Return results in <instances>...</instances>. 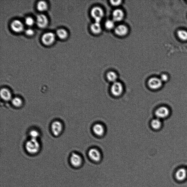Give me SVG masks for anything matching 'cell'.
I'll return each mask as SVG.
<instances>
[{
    "mask_svg": "<svg viewBox=\"0 0 187 187\" xmlns=\"http://www.w3.org/2000/svg\"><path fill=\"white\" fill-rule=\"evenodd\" d=\"M93 130L94 133L98 136H102L105 132L104 127L101 124H96L94 126Z\"/></svg>",
    "mask_w": 187,
    "mask_h": 187,
    "instance_id": "17",
    "label": "cell"
},
{
    "mask_svg": "<svg viewBox=\"0 0 187 187\" xmlns=\"http://www.w3.org/2000/svg\"><path fill=\"white\" fill-rule=\"evenodd\" d=\"M187 177V171L184 168H181L176 171V178L178 181H184Z\"/></svg>",
    "mask_w": 187,
    "mask_h": 187,
    "instance_id": "13",
    "label": "cell"
},
{
    "mask_svg": "<svg viewBox=\"0 0 187 187\" xmlns=\"http://www.w3.org/2000/svg\"><path fill=\"white\" fill-rule=\"evenodd\" d=\"M107 77L109 81L114 83L117 82L118 76L114 72L110 71L107 74Z\"/></svg>",
    "mask_w": 187,
    "mask_h": 187,
    "instance_id": "22",
    "label": "cell"
},
{
    "mask_svg": "<svg viewBox=\"0 0 187 187\" xmlns=\"http://www.w3.org/2000/svg\"><path fill=\"white\" fill-rule=\"evenodd\" d=\"M151 125L153 129L158 130L161 127L162 123L160 119L157 118L152 121Z\"/></svg>",
    "mask_w": 187,
    "mask_h": 187,
    "instance_id": "19",
    "label": "cell"
},
{
    "mask_svg": "<svg viewBox=\"0 0 187 187\" xmlns=\"http://www.w3.org/2000/svg\"><path fill=\"white\" fill-rule=\"evenodd\" d=\"M51 129L52 134L54 136H57L62 133L63 129V125L59 121H55L51 124Z\"/></svg>",
    "mask_w": 187,
    "mask_h": 187,
    "instance_id": "4",
    "label": "cell"
},
{
    "mask_svg": "<svg viewBox=\"0 0 187 187\" xmlns=\"http://www.w3.org/2000/svg\"><path fill=\"white\" fill-rule=\"evenodd\" d=\"M55 34L51 32L45 33L41 37L42 42L44 44L46 45L52 44L55 41Z\"/></svg>",
    "mask_w": 187,
    "mask_h": 187,
    "instance_id": "3",
    "label": "cell"
},
{
    "mask_svg": "<svg viewBox=\"0 0 187 187\" xmlns=\"http://www.w3.org/2000/svg\"><path fill=\"white\" fill-rule=\"evenodd\" d=\"M1 98L5 101H9L12 100V94L11 92L8 89L3 88L1 91Z\"/></svg>",
    "mask_w": 187,
    "mask_h": 187,
    "instance_id": "15",
    "label": "cell"
},
{
    "mask_svg": "<svg viewBox=\"0 0 187 187\" xmlns=\"http://www.w3.org/2000/svg\"><path fill=\"white\" fill-rule=\"evenodd\" d=\"M12 104L16 108H20L22 106L23 101L20 97H15L12 99Z\"/></svg>",
    "mask_w": 187,
    "mask_h": 187,
    "instance_id": "21",
    "label": "cell"
},
{
    "mask_svg": "<svg viewBox=\"0 0 187 187\" xmlns=\"http://www.w3.org/2000/svg\"><path fill=\"white\" fill-rule=\"evenodd\" d=\"M37 8L40 11H46L48 8V5L45 1H41L38 2L37 5Z\"/></svg>",
    "mask_w": 187,
    "mask_h": 187,
    "instance_id": "20",
    "label": "cell"
},
{
    "mask_svg": "<svg viewBox=\"0 0 187 187\" xmlns=\"http://www.w3.org/2000/svg\"><path fill=\"white\" fill-rule=\"evenodd\" d=\"M91 15L95 22H100L104 17V12L100 7H95L92 9Z\"/></svg>",
    "mask_w": 187,
    "mask_h": 187,
    "instance_id": "2",
    "label": "cell"
},
{
    "mask_svg": "<svg viewBox=\"0 0 187 187\" xmlns=\"http://www.w3.org/2000/svg\"><path fill=\"white\" fill-rule=\"evenodd\" d=\"M10 27L12 31L15 33H20L23 31L24 29L23 24L19 20H14L11 23Z\"/></svg>",
    "mask_w": 187,
    "mask_h": 187,
    "instance_id": "11",
    "label": "cell"
},
{
    "mask_svg": "<svg viewBox=\"0 0 187 187\" xmlns=\"http://www.w3.org/2000/svg\"><path fill=\"white\" fill-rule=\"evenodd\" d=\"M29 135L31 139H37L38 137H39L40 136V133L37 131L32 130L29 132Z\"/></svg>",
    "mask_w": 187,
    "mask_h": 187,
    "instance_id": "25",
    "label": "cell"
},
{
    "mask_svg": "<svg viewBox=\"0 0 187 187\" xmlns=\"http://www.w3.org/2000/svg\"><path fill=\"white\" fill-rule=\"evenodd\" d=\"M112 94L115 96H119L121 95L123 91V85L119 82H116L113 83L111 87Z\"/></svg>",
    "mask_w": 187,
    "mask_h": 187,
    "instance_id": "6",
    "label": "cell"
},
{
    "mask_svg": "<svg viewBox=\"0 0 187 187\" xmlns=\"http://www.w3.org/2000/svg\"><path fill=\"white\" fill-rule=\"evenodd\" d=\"M162 83L160 79L154 77L148 80V85L151 89L158 90L162 86Z\"/></svg>",
    "mask_w": 187,
    "mask_h": 187,
    "instance_id": "8",
    "label": "cell"
},
{
    "mask_svg": "<svg viewBox=\"0 0 187 187\" xmlns=\"http://www.w3.org/2000/svg\"><path fill=\"white\" fill-rule=\"evenodd\" d=\"M114 21L113 20H108L105 23V26L106 28L108 29L111 30L114 28L115 27Z\"/></svg>",
    "mask_w": 187,
    "mask_h": 187,
    "instance_id": "24",
    "label": "cell"
},
{
    "mask_svg": "<svg viewBox=\"0 0 187 187\" xmlns=\"http://www.w3.org/2000/svg\"><path fill=\"white\" fill-rule=\"evenodd\" d=\"M56 33L57 35L58 36V37L61 39L64 40L66 39L68 36L67 31L63 29H57Z\"/></svg>",
    "mask_w": 187,
    "mask_h": 187,
    "instance_id": "18",
    "label": "cell"
},
{
    "mask_svg": "<svg viewBox=\"0 0 187 187\" xmlns=\"http://www.w3.org/2000/svg\"><path fill=\"white\" fill-rule=\"evenodd\" d=\"M124 12L120 9L115 10L113 12V20L114 22H120L123 20L124 17Z\"/></svg>",
    "mask_w": 187,
    "mask_h": 187,
    "instance_id": "14",
    "label": "cell"
},
{
    "mask_svg": "<svg viewBox=\"0 0 187 187\" xmlns=\"http://www.w3.org/2000/svg\"><path fill=\"white\" fill-rule=\"evenodd\" d=\"M25 34L28 36H31L34 34V31L31 28L27 29L25 31Z\"/></svg>",
    "mask_w": 187,
    "mask_h": 187,
    "instance_id": "27",
    "label": "cell"
},
{
    "mask_svg": "<svg viewBox=\"0 0 187 187\" xmlns=\"http://www.w3.org/2000/svg\"><path fill=\"white\" fill-rule=\"evenodd\" d=\"M25 23L26 25L29 26H32L34 24V19L31 17H26L25 19Z\"/></svg>",
    "mask_w": 187,
    "mask_h": 187,
    "instance_id": "26",
    "label": "cell"
},
{
    "mask_svg": "<svg viewBox=\"0 0 187 187\" xmlns=\"http://www.w3.org/2000/svg\"><path fill=\"white\" fill-rule=\"evenodd\" d=\"M170 114V111L166 106H162L158 108L155 111V115L159 119H163L167 118Z\"/></svg>",
    "mask_w": 187,
    "mask_h": 187,
    "instance_id": "5",
    "label": "cell"
},
{
    "mask_svg": "<svg viewBox=\"0 0 187 187\" xmlns=\"http://www.w3.org/2000/svg\"><path fill=\"white\" fill-rule=\"evenodd\" d=\"M26 150L31 154H34L39 151L40 145L37 139H31L25 144Z\"/></svg>",
    "mask_w": 187,
    "mask_h": 187,
    "instance_id": "1",
    "label": "cell"
},
{
    "mask_svg": "<svg viewBox=\"0 0 187 187\" xmlns=\"http://www.w3.org/2000/svg\"><path fill=\"white\" fill-rule=\"evenodd\" d=\"M88 156L91 160L94 162H99L101 160L100 152L95 148H92L89 150Z\"/></svg>",
    "mask_w": 187,
    "mask_h": 187,
    "instance_id": "9",
    "label": "cell"
},
{
    "mask_svg": "<svg viewBox=\"0 0 187 187\" xmlns=\"http://www.w3.org/2000/svg\"><path fill=\"white\" fill-rule=\"evenodd\" d=\"M178 37L183 41L187 40V32L186 31L180 30L178 31L177 33Z\"/></svg>",
    "mask_w": 187,
    "mask_h": 187,
    "instance_id": "23",
    "label": "cell"
},
{
    "mask_svg": "<svg viewBox=\"0 0 187 187\" xmlns=\"http://www.w3.org/2000/svg\"><path fill=\"white\" fill-rule=\"evenodd\" d=\"M90 28L92 32L95 34H100L102 31V27L100 22L95 21L94 23L92 24Z\"/></svg>",
    "mask_w": 187,
    "mask_h": 187,
    "instance_id": "16",
    "label": "cell"
},
{
    "mask_svg": "<svg viewBox=\"0 0 187 187\" xmlns=\"http://www.w3.org/2000/svg\"><path fill=\"white\" fill-rule=\"evenodd\" d=\"M111 4L114 6H118L121 4L122 3L121 1H111Z\"/></svg>",
    "mask_w": 187,
    "mask_h": 187,
    "instance_id": "28",
    "label": "cell"
},
{
    "mask_svg": "<svg viewBox=\"0 0 187 187\" xmlns=\"http://www.w3.org/2000/svg\"><path fill=\"white\" fill-rule=\"evenodd\" d=\"M115 32L118 35L124 36L128 34V29L127 26L124 25H119L115 27Z\"/></svg>",
    "mask_w": 187,
    "mask_h": 187,
    "instance_id": "12",
    "label": "cell"
},
{
    "mask_svg": "<svg viewBox=\"0 0 187 187\" xmlns=\"http://www.w3.org/2000/svg\"><path fill=\"white\" fill-rule=\"evenodd\" d=\"M36 24L38 27L41 28L46 27L48 24V20L46 15L43 14H40L37 16Z\"/></svg>",
    "mask_w": 187,
    "mask_h": 187,
    "instance_id": "10",
    "label": "cell"
},
{
    "mask_svg": "<svg viewBox=\"0 0 187 187\" xmlns=\"http://www.w3.org/2000/svg\"><path fill=\"white\" fill-rule=\"evenodd\" d=\"M160 79L162 80V82H166L168 80V76L166 75L165 74H162L161 76Z\"/></svg>",
    "mask_w": 187,
    "mask_h": 187,
    "instance_id": "29",
    "label": "cell"
},
{
    "mask_svg": "<svg viewBox=\"0 0 187 187\" xmlns=\"http://www.w3.org/2000/svg\"><path fill=\"white\" fill-rule=\"evenodd\" d=\"M70 160L71 165L74 167H79L82 164V158L80 155L77 153H72L70 156Z\"/></svg>",
    "mask_w": 187,
    "mask_h": 187,
    "instance_id": "7",
    "label": "cell"
}]
</instances>
